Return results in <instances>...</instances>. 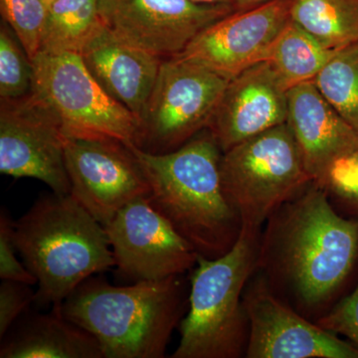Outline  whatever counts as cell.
Instances as JSON below:
<instances>
[{"label": "cell", "mask_w": 358, "mask_h": 358, "mask_svg": "<svg viewBox=\"0 0 358 358\" xmlns=\"http://www.w3.org/2000/svg\"><path fill=\"white\" fill-rule=\"evenodd\" d=\"M62 124L34 92L0 103V173L38 179L59 195L71 193Z\"/></svg>", "instance_id": "obj_9"}, {"label": "cell", "mask_w": 358, "mask_h": 358, "mask_svg": "<svg viewBox=\"0 0 358 358\" xmlns=\"http://www.w3.org/2000/svg\"><path fill=\"white\" fill-rule=\"evenodd\" d=\"M286 122L313 182L319 183L336 159L358 147V131L327 102L313 81L289 90Z\"/></svg>", "instance_id": "obj_17"}, {"label": "cell", "mask_w": 358, "mask_h": 358, "mask_svg": "<svg viewBox=\"0 0 358 358\" xmlns=\"http://www.w3.org/2000/svg\"><path fill=\"white\" fill-rule=\"evenodd\" d=\"M115 267L134 282L183 275L199 254L152 206L148 197L126 205L107 225Z\"/></svg>", "instance_id": "obj_11"}, {"label": "cell", "mask_w": 358, "mask_h": 358, "mask_svg": "<svg viewBox=\"0 0 358 358\" xmlns=\"http://www.w3.org/2000/svg\"><path fill=\"white\" fill-rule=\"evenodd\" d=\"M313 83L327 102L358 131V41L336 51Z\"/></svg>", "instance_id": "obj_22"}, {"label": "cell", "mask_w": 358, "mask_h": 358, "mask_svg": "<svg viewBox=\"0 0 358 358\" xmlns=\"http://www.w3.org/2000/svg\"><path fill=\"white\" fill-rule=\"evenodd\" d=\"M259 231L242 227L236 243L224 255L199 256L192 277L189 310L181 320L173 358H237L249 334L241 301L245 284L258 261Z\"/></svg>", "instance_id": "obj_5"}, {"label": "cell", "mask_w": 358, "mask_h": 358, "mask_svg": "<svg viewBox=\"0 0 358 358\" xmlns=\"http://www.w3.org/2000/svg\"><path fill=\"white\" fill-rule=\"evenodd\" d=\"M14 242L37 279L39 307L60 306L85 280L115 265L105 227L71 194L40 196L14 222Z\"/></svg>", "instance_id": "obj_3"}, {"label": "cell", "mask_w": 358, "mask_h": 358, "mask_svg": "<svg viewBox=\"0 0 358 358\" xmlns=\"http://www.w3.org/2000/svg\"><path fill=\"white\" fill-rule=\"evenodd\" d=\"M274 230L282 277L308 307L329 300L358 255V221L341 217L324 188L312 182L281 207Z\"/></svg>", "instance_id": "obj_4"}, {"label": "cell", "mask_w": 358, "mask_h": 358, "mask_svg": "<svg viewBox=\"0 0 358 358\" xmlns=\"http://www.w3.org/2000/svg\"><path fill=\"white\" fill-rule=\"evenodd\" d=\"M317 185L329 199L358 215V147L336 159Z\"/></svg>", "instance_id": "obj_25"}, {"label": "cell", "mask_w": 358, "mask_h": 358, "mask_svg": "<svg viewBox=\"0 0 358 358\" xmlns=\"http://www.w3.org/2000/svg\"><path fill=\"white\" fill-rule=\"evenodd\" d=\"M291 16L329 50L358 41V0H294Z\"/></svg>", "instance_id": "obj_19"}, {"label": "cell", "mask_w": 358, "mask_h": 358, "mask_svg": "<svg viewBox=\"0 0 358 358\" xmlns=\"http://www.w3.org/2000/svg\"><path fill=\"white\" fill-rule=\"evenodd\" d=\"M288 92L267 61L231 79L208 127L221 150L285 124Z\"/></svg>", "instance_id": "obj_15"}, {"label": "cell", "mask_w": 358, "mask_h": 358, "mask_svg": "<svg viewBox=\"0 0 358 358\" xmlns=\"http://www.w3.org/2000/svg\"><path fill=\"white\" fill-rule=\"evenodd\" d=\"M31 63L32 91L57 115L65 136L141 148L140 117L101 86L79 53L40 50Z\"/></svg>", "instance_id": "obj_7"}, {"label": "cell", "mask_w": 358, "mask_h": 358, "mask_svg": "<svg viewBox=\"0 0 358 358\" xmlns=\"http://www.w3.org/2000/svg\"><path fill=\"white\" fill-rule=\"evenodd\" d=\"M249 358H358V348L312 324L256 285L243 301Z\"/></svg>", "instance_id": "obj_14"}, {"label": "cell", "mask_w": 358, "mask_h": 358, "mask_svg": "<svg viewBox=\"0 0 358 358\" xmlns=\"http://www.w3.org/2000/svg\"><path fill=\"white\" fill-rule=\"evenodd\" d=\"M131 148L150 183L152 206L199 256L214 259L227 253L236 243L242 221L224 192L223 152L210 131L166 154Z\"/></svg>", "instance_id": "obj_1"}, {"label": "cell", "mask_w": 358, "mask_h": 358, "mask_svg": "<svg viewBox=\"0 0 358 358\" xmlns=\"http://www.w3.org/2000/svg\"><path fill=\"white\" fill-rule=\"evenodd\" d=\"M229 6L192 0H102L101 15L124 41L162 58L178 55L208 26L233 13Z\"/></svg>", "instance_id": "obj_12"}, {"label": "cell", "mask_w": 358, "mask_h": 358, "mask_svg": "<svg viewBox=\"0 0 358 358\" xmlns=\"http://www.w3.org/2000/svg\"><path fill=\"white\" fill-rule=\"evenodd\" d=\"M79 54L101 86L141 119L164 58L124 41L103 21Z\"/></svg>", "instance_id": "obj_16"}, {"label": "cell", "mask_w": 358, "mask_h": 358, "mask_svg": "<svg viewBox=\"0 0 358 358\" xmlns=\"http://www.w3.org/2000/svg\"><path fill=\"white\" fill-rule=\"evenodd\" d=\"M0 11L32 61L41 50L49 6L44 0H0Z\"/></svg>", "instance_id": "obj_23"}, {"label": "cell", "mask_w": 358, "mask_h": 358, "mask_svg": "<svg viewBox=\"0 0 358 358\" xmlns=\"http://www.w3.org/2000/svg\"><path fill=\"white\" fill-rule=\"evenodd\" d=\"M102 0H57L49 7L41 50L76 52L103 22Z\"/></svg>", "instance_id": "obj_21"}, {"label": "cell", "mask_w": 358, "mask_h": 358, "mask_svg": "<svg viewBox=\"0 0 358 358\" xmlns=\"http://www.w3.org/2000/svg\"><path fill=\"white\" fill-rule=\"evenodd\" d=\"M192 1L200 4H208V6H229L233 7V0H192Z\"/></svg>", "instance_id": "obj_30"}, {"label": "cell", "mask_w": 358, "mask_h": 358, "mask_svg": "<svg viewBox=\"0 0 358 358\" xmlns=\"http://www.w3.org/2000/svg\"><path fill=\"white\" fill-rule=\"evenodd\" d=\"M336 51L322 46L303 28L291 21L280 35L266 61L289 90L313 81Z\"/></svg>", "instance_id": "obj_20"}, {"label": "cell", "mask_w": 358, "mask_h": 358, "mask_svg": "<svg viewBox=\"0 0 358 358\" xmlns=\"http://www.w3.org/2000/svg\"><path fill=\"white\" fill-rule=\"evenodd\" d=\"M270 1L273 0H233V7H234V11L246 10Z\"/></svg>", "instance_id": "obj_29"}, {"label": "cell", "mask_w": 358, "mask_h": 358, "mask_svg": "<svg viewBox=\"0 0 358 358\" xmlns=\"http://www.w3.org/2000/svg\"><path fill=\"white\" fill-rule=\"evenodd\" d=\"M45 2H46L47 6L50 7L52 4L54 3V2L57 1V0H44Z\"/></svg>", "instance_id": "obj_31"}, {"label": "cell", "mask_w": 358, "mask_h": 358, "mask_svg": "<svg viewBox=\"0 0 358 358\" xmlns=\"http://www.w3.org/2000/svg\"><path fill=\"white\" fill-rule=\"evenodd\" d=\"M230 80L176 55L164 59L141 115V150L166 154L208 129Z\"/></svg>", "instance_id": "obj_8"}, {"label": "cell", "mask_w": 358, "mask_h": 358, "mask_svg": "<svg viewBox=\"0 0 358 358\" xmlns=\"http://www.w3.org/2000/svg\"><path fill=\"white\" fill-rule=\"evenodd\" d=\"M183 303L181 275L124 287L92 275L56 307L98 341L103 358H162Z\"/></svg>", "instance_id": "obj_2"}, {"label": "cell", "mask_w": 358, "mask_h": 358, "mask_svg": "<svg viewBox=\"0 0 358 358\" xmlns=\"http://www.w3.org/2000/svg\"><path fill=\"white\" fill-rule=\"evenodd\" d=\"M70 194L103 226L150 186L131 148L113 138L65 136Z\"/></svg>", "instance_id": "obj_10"}, {"label": "cell", "mask_w": 358, "mask_h": 358, "mask_svg": "<svg viewBox=\"0 0 358 358\" xmlns=\"http://www.w3.org/2000/svg\"><path fill=\"white\" fill-rule=\"evenodd\" d=\"M35 294L25 282L2 280L0 285V338L16 324L21 315H26L34 303Z\"/></svg>", "instance_id": "obj_27"}, {"label": "cell", "mask_w": 358, "mask_h": 358, "mask_svg": "<svg viewBox=\"0 0 358 358\" xmlns=\"http://www.w3.org/2000/svg\"><path fill=\"white\" fill-rule=\"evenodd\" d=\"M33 68L30 59L13 29L0 28V98H20L31 93Z\"/></svg>", "instance_id": "obj_24"}, {"label": "cell", "mask_w": 358, "mask_h": 358, "mask_svg": "<svg viewBox=\"0 0 358 358\" xmlns=\"http://www.w3.org/2000/svg\"><path fill=\"white\" fill-rule=\"evenodd\" d=\"M317 324L331 333L343 334L358 348V286Z\"/></svg>", "instance_id": "obj_28"}, {"label": "cell", "mask_w": 358, "mask_h": 358, "mask_svg": "<svg viewBox=\"0 0 358 358\" xmlns=\"http://www.w3.org/2000/svg\"><path fill=\"white\" fill-rule=\"evenodd\" d=\"M293 1L273 0L246 10L233 11L200 32L178 56L233 79L267 60L292 21Z\"/></svg>", "instance_id": "obj_13"}, {"label": "cell", "mask_w": 358, "mask_h": 358, "mask_svg": "<svg viewBox=\"0 0 358 358\" xmlns=\"http://www.w3.org/2000/svg\"><path fill=\"white\" fill-rule=\"evenodd\" d=\"M220 173L242 227L256 231L313 182L287 122L224 152Z\"/></svg>", "instance_id": "obj_6"}, {"label": "cell", "mask_w": 358, "mask_h": 358, "mask_svg": "<svg viewBox=\"0 0 358 358\" xmlns=\"http://www.w3.org/2000/svg\"><path fill=\"white\" fill-rule=\"evenodd\" d=\"M1 341V358H103L98 341L58 307L18 320Z\"/></svg>", "instance_id": "obj_18"}, {"label": "cell", "mask_w": 358, "mask_h": 358, "mask_svg": "<svg viewBox=\"0 0 358 358\" xmlns=\"http://www.w3.org/2000/svg\"><path fill=\"white\" fill-rule=\"evenodd\" d=\"M14 222L6 211L0 212V278L7 281L37 285L35 275L16 257Z\"/></svg>", "instance_id": "obj_26"}]
</instances>
